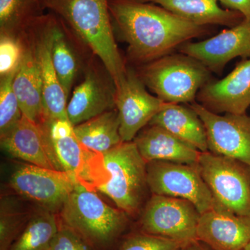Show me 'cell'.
<instances>
[{
    "label": "cell",
    "mask_w": 250,
    "mask_h": 250,
    "mask_svg": "<svg viewBox=\"0 0 250 250\" xmlns=\"http://www.w3.org/2000/svg\"><path fill=\"white\" fill-rule=\"evenodd\" d=\"M108 9L113 25L127 43L128 58L137 66L210 33L208 26L197 25L152 3L108 0Z\"/></svg>",
    "instance_id": "1"
},
{
    "label": "cell",
    "mask_w": 250,
    "mask_h": 250,
    "mask_svg": "<svg viewBox=\"0 0 250 250\" xmlns=\"http://www.w3.org/2000/svg\"><path fill=\"white\" fill-rule=\"evenodd\" d=\"M42 6L62 20L98 57L113 79L116 89L119 88L127 67L115 41L108 0H42Z\"/></svg>",
    "instance_id": "2"
},
{
    "label": "cell",
    "mask_w": 250,
    "mask_h": 250,
    "mask_svg": "<svg viewBox=\"0 0 250 250\" xmlns=\"http://www.w3.org/2000/svg\"><path fill=\"white\" fill-rule=\"evenodd\" d=\"M103 166L95 186L129 215L139 213L147 196V163L134 143H122L103 154Z\"/></svg>",
    "instance_id": "3"
},
{
    "label": "cell",
    "mask_w": 250,
    "mask_h": 250,
    "mask_svg": "<svg viewBox=\"0 0 250 250\" xmlns=\"http://www.w3.org/2000/svg\"><path fill=\"white\" fill-rule=\"evenodd\" d=\"M127 215L78 182L60 211L62 223L95 246H106L115 241L126 228Z\"/></svg>",
    "instance_id": "4"
},
{
    "label": "cell",
    "mask_w": 250,
    "mask_h": 250,
    "mask_svg": "<svg viewBox=\"0 0 250 250\" xmlns=\"http://www.w3.org/2000/svg\"><path fill=\"white\" fill-rule=\"evenodd\" d=\"M146 87L164 103H193L210 81V71L202 62L182 53L168 54L136 70Z\"/></svg>",
    "instance_id": "5"
},
{
    "label": "cell",
    "mask_w": 250,
    "mask_h": 250,
    "mask_svg": "<svg viewBox=\"0 0 250 250\" xmlns=\"http://www.w3.org/2000/svg\"><path fill=\"white\" fill-rule=\"evenodd\" d=\"M196 167L219 205L236 214L250 215V166L208 151L201 152Z\"/></svg>",
    "instance_id": "6"
},
{
    "label": "cell",
    "mask_w": 250,
    "mask_h": 250,
    "mask_svg": "<svg viewBox=\"0 0 250 250\" xmlns=\"http://www.w3.org/2000/svg\"><path fill=\"white\" fill-rule=\"evenodd\" d=\"M200 213L188 200L152 195L141 212L142 232L177 242L184 246L197 240Z\"/></svg>",
    "instance_id": "7"
},
{
    "label": "cell",
    "mask_w": 250,
    "mask_h": 250,
    "mask_svg": "<svg viewBox=\"0 0 250 250\" xmlns=\"http://www.w3.org/2000/svg\"><path fill=\"white\" fill-rule=\"evenodd\" d=\"M146 167L148 187L152 195L188 200L200 214L216 205L196 165L152 161Z\"/></svg>",
    "instance_id": "8"
},
{
    "label": "cell",
    "mask_w": 250,
    "mask_h": 250,
    "mask_svg": "<svg viewBox=\"0 0 250 250\" xmlns=\"http://www.w3.org/2000/svg\"><path fill=\"white\" fill-rule=\"evenodd\" d=\"M77 183L64 171L27 163L18 166L9 180L10 187L18 195L55 213H60Z\"/></svg>",
    "instance_id": "9"
},
{
    "label": "cell",
    "mask_w": 250,
    "mask_h": 250,
    "mask_svg": "<svg viewBox=\"0 0 250 250\" xmlns=\"http://www.w3.org/2000/svg\"><path fill=\"white\" fill-rule=\"evenodd\" d=\"M189 106L205 125L208 152L250 166V116L246 113L220 116L195 102Z\"/></svg>",
    "instance_id": "10"
},
{
    "label": "cell",
    "mask_w": 250,
    "mask_h": 250,
    "mask_svg": "<svg viewBox=\"0 0 250 250\" xmlns=\"http://www.w3.org/2000/svg\"><path fill=\"white\" fill-rule=\"evenodd\" d=\"M166 104L148 93L136 70L128 67L124 80L116 89V107L122 141H134Z\"/></svg>",
    "instance_id": "11"
},
{
    "label": "cell",
    "mask_w": 250,
    "mask_h": 250,
    "mask_svg": "<svg viewBox=\"0 0 250 250\" xmlns=\"http://www.w3.org/2000/svg\"><path fill=\"white\" fill-rule=\"evenodd\" d=\"M179 51L202 62L210 72L220 74L232 59H250V19L245 18L234 27L206 40L186 42Z\"/></svg>",
    "instance_id": "12"
},
{
    "label": "cell",
    "mask_w": 250,
    "mask_h": 250,
    "mask_svg": "<svg viewBox=\"0 0 250 250\" xmlns=\"http://www.w3.org/2000/svg\"><path fill=\"white\" fill-rule=\"evenodd\" d=\"M23 54L14 80L15 93L24 116L38 124L46 122L42 102V83L35 29L30 23L20 34Z\"/></svg>",
    "instance_id": "13"
},
{
    "label": "cell",
    "mask_w": 250,
    "mask_h": 250,
    "mask_svg": "<svg viewBox=\"0 0 250 250\" xmlns=\"http://www.w3.org/2000/svg\"><path fill=\"white\" fill-rule=\"evenodd\" d=\"M116 88L107 71L90 62L84 77L74 88L67 105L69 121L74 126L116 107Z\"/></svg>",
    "instance_id": "14"
},
{
    "label": "cell",
    "mask_w": 250,
    "mask_h": 250,
    "mask_svg": "<svg viewBox=\"0 0 250 250\" xmlns=\"http://www.w3.org/2000/svg\"><path fill=\"white\" fill-rule=\"evenodd\" d=\"M45 125L62 170L90 189L100 154L91 152L82 146L68 119L47 121Z\"/></svg>",
    "instance_id": "15"
},
{
    "label": "cell",
    "mask_w": 250,
    "mask_h": 250,
    "mask_svg": "<svg viewBox=\"0 0 250 250\" xmlns=\"http://www.w3.org/2000/svg\"><path fill=\"white\" fill-rule=\"evenodd\" d=\"M197 237L213 250H244L250 243V215L236 214L217 202L200 214Z\"/></svg>",
    "instance_id": "16"
},
{
    "label": "cell",
    "mask_w": 250,
    "mask_h": 250,
    "mask_svg": "<svg viewBox=\"0 0 250 250\" xmlns=\"http://www.w3.org/2000/svg\"><path fill=\"white\" fill-rule=\"evenodd\" d=\"M213 113L243 114L250 106V59H243L223 80L206 83L197 95Z\"/></svg>",
    "instance_id": "17"
},
{
    "label": "cell",
    "mask_w": 250,
    "mask_h": 250,
    "mask_svg": "<svg viewBox=\"0 0 250 250\" xmlns=\"http://www.w3.org/2000/svg\"><path fill=\"white\" fill-rule=\"evenodd\" d=\"M0 141L1 148L13 157L39 167L62 170L45 123L38 124L23 115L9 132L0 137Z\"/></svg>",
    "instance_id": "18"
},
{
    "label": "cell",
    "mask_w": 250,
    "mask_h": 250,
    "mask_svg": "<svg viewBox=\"0 0 250 250\" xmlns=\"http://www.w3.org/2000/svg\"><path fill=\"white\" fill-rule=\"evenodd\" d=\"M31 23L37 37L46 121L68 119L67 98L54 69L51 54V14H41L34 18Z\"/></svg>",
    "instance_id": "19"
},
{
    "label": "cell",
    "mask_w": 250,
    "mask_h": 250,
    "mask_svg": "<svg viewBox=\"0 0 250 250\" xmlns=\"http://www.w3.org/2000/svg\"><path fill=\"white\" fill-rule=\"evenodd\" d=\"M133 141L146 163L164 161L196 165L202 152L156 125L143 128Z\"/></svg>",
    "instance_id": "20"
},
{
    "label": "cell",
    "mask_w": 250,
    "mask_h": 250,
    "mask_svg": "<svg viewBox=\"0 0 250 250\" xmlns=\"http://www.w3.org/2000/svg\"><path fill=\"white\" fill-rule=\"evenodd\" d=\"M162 6L187 21L201 26L234 27L245 19L238 12L223 9L219 0H138Z\"/></svg>",
    "instance_id": "21"
},
{
    "label": "cell",
    "mask_w": 250,
    "mask_h": 250,
    "mask_svg": "<svg viewBox=\"0 0 250 250\" xmlns=\"http://www.w3.org/2000/svg\"><path fill=\"white\" fill-rule=\"evenodd\" d=\"M149 125L164 128L200 152L208 151L205 125L196 112L190 106L167 103Z\"/></svg>",
    "instance_id": "22"
},
{
    "label": "cell",
    "mask_w": 250,
    "mask_h": 250,
    "mask_svg": "<svg viewBox=\"0 0 250 250\" xmlns=\"http://www.w3.org/2000/svg\"><path fill=\"white\" fill-rule=\"evenodd\" d=\"M66 24L51 14V54L57 76L67 99L80 71V62L70 42Z\"/></svg>",
    "instance_id": "23"
},
{
    "label": "cell",
    "mask_w": 250,
    "mask_h": 250,
    "mask_svg": "<svg viewBox=\"0 0 250 250\" xmlns=\"http://www.w3.org/2000/svg\"><path fill=\"white\" fill-rule=\"evenodd\" d=\"M77 139L91 152L104 154L122 143L116 108L74 126Z\"/></svg>",
    "instance_id": "24"
},
{
    "label": "cell",
    "mask_w": 250,
    "mask_h": 250,
    "mask_svg": "<svg viewBox=\"0 0 250 250\" xmlns=\"http://www.w3.org/2000/svg\"><path fill=\"white\" fill-rule=\"evenodd\" d=\"M59 226L57 213L42 209L31 215L9 250H49Z\"/></svg>",
    "instance_id": "25"
},
{
    "label": "cell",
    "mask_w": 250,
    "mask_h": 250,
    "mask_svg": "<svg viewBox=\"0 0 250 250\" xmlns=\"http://www.w3.org/2000/svg\"><path fill=\"white\" fill-rule=\"evenodd\" d=\"M42 9V0H0V34L19 36Z\"/></svg>",
    "instance_id": "26"
},
{
    "label": "cell",
    "mask_w": 250,
    "mask_h": 250,
    "mask_svg": "<svg viewBox=\"0 0 250 250\" xmlns=\"http://www.w3.org/2000/svg\"><path fill=\"white\" fill-rule=\"evenodd\" d=\"M9 199L1 201L0 250H9L31 218Z\"/></svg>",
    "instance_id": "27"
},
{
    "label": "cell",
    "mask_w": 250,
    "mask_h": 250,
    "mask_svg": "<svg viewBox=\"0 0 250 250\" xmlns=\"http://www.w3.org/2000/svg\"><path fill=\"white\" fill-rule=\"evenodd\" d=\"M16 71L0 77V137L9 132L23 116L14 88Z\"/></svg>",
    "instance_id": "28"
},
{
    "label": "cell",
    "mask_w": 250,
    "mask_h": 250,
    "mask_svg": "<svg viewBox=\"0 0 250 250\" xmlns=\"http://www.w3.org/2000/svg\"><path fill=\"white\" fill-rule=\"evenodd\" d=\"M23 50L21 36L0 34V77L18 70L22 60Z\"/></svg>",
    "instance_id": "29"
},
{
    "label": "cell",
    "mask_w": 250,
    "mask_h": 250,
    "mask_svg": "<svg viewBox=\"0 0 250 250\" xmlns=\"http://www.w3.org/2000/svg\"><path fill=\"white\" fill-rule=\"evenodd\" d=\"M182 247L177 242L141 232L126 238L120 250H180Z\"/></svg>",
    "instance_id": "30"
},
{
    "label": "cell",
    "mask_w": 250,
    "mask_h": 250,
    "mask_svg": "<svg viewBox=\"0 0 250 250\" xmlns=\"http://www.w3.org/2000/svg\"><path fill=\"white\" fill-rule=\"evenodd\" d=\"M49 250H88L85 242L76 232L61 223Z\"/></svg>",
    "instance_id": "31"
},
{
    "label": "cell",
    "mask_w": 250,
    "mask_h": 250,
    "mask_svg": "<svg viewBox=\"0 0 250 250\" xmlns=\"http://www.w3.org/2000/svg\"><path fill=\"white\" fill-rule=\"evenodd\" d=\"M226 9L241 13L245 18L250 19V0H219Z\"/></svg>",
    "instance_id": "32"
},
{
    "label": "cell",
    "mask_w": 250,
    "mask_h": 250,
    "mask_svg": "<svg viewBox=\"0 0 250 250\" xmlns=\"http://www.w3.org/2000/svg\"><path fill=\"white\" fill-rule=\"evenodd\" d=\"M180 250H213L202 242L196 240L182 247Z\"/></svg>",
    "instance_id": "33"
},
{
    "label": "cell",
    "mask_w": 250,
    "mask_h": 250,
    "mask_svg": "<svg viewBox=\"0 0 250 250\" xmlns=\"http://www.w3.org/2000/svg\"><path fill=\"white\" fill-rule=\"evenodd\" d=\"M244 250H250V243L249 245H248V246L246 247V248H245Z\"/></svg>",
    "instance_id": "34"
}]
</instances>
